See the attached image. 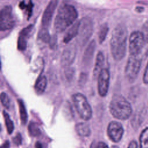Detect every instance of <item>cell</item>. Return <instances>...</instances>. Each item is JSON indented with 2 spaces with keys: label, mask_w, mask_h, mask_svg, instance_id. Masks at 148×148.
Wrapping results in <instances>:
<instances>
[{
  "label": "cell",
  "mask_w": 148,
  "mask_h": 148,
  "mask_svg": "<svg viewBox=\"0 0 148 148\" xmlns=\"http://www.w3.org/2000/svg\"><path fill=\"white\" fill-rule=\"evenodd\" d=\"M110 81L109 71L103 68L98 76V91L100 96L105 97L107 95Z\"/></svg>",
  "instance_id": "cell-9"
},
{
  "label": "cell",
  "mask_w": 148,
  "mask_h": 148,
  "mask_svg": "<svg viewBox=\"0 0 148 148\" xmlns=\"http://www.w3.org/2000/svg\"><path fill=\"white\" fill-rule=\"evenodd\" d=\"M108 31H109V27L106 23H105L101 25L99 28V33H98V41L100 44L102 43L105 40V38L108 35Z\"/></svg>",
  "instance_id": "cell-22"
},
{
  "label": "cell",
  "mask_w": 148,
  "mask_h": 148,
  "mask_svg": "<svg viewBox=\"0 0 148 148\" xmlns=\"http://www.w3.org/2000/svg\"><path fill=\"white\" fill-rule=\"evenodd\" d=\"M127 148H138L137 143L135 140L131 141L130 143V144H129V145H128Z\"/></svg>",
  "instance_id": "cell-31"
},
{
  "label": "cell",
  "mask_w": 148,
  "mask_h": 148,
  "mask_svg": "<svg viewBox=\"0 0 148 148\" xmlns=\"http://www.w3.org/2000/svg\"><path fill=\"white\" fill-rule=\"evenodd\" d=\"M14 24L12 15V9L10 6H5L1 10L0 29L2 31L12 28Z\"/></svg>",
  "instance_id": "cell-8"
},
{
  "label": "cell",
  "mask_w": 148,
  "mask_h": 148,
  "mask_svg": "<svg viewBox=\"0 0 148 148\" xmlns=\"http://www.w3.org/2000/svg\"><path fill=\"white\" fill-rule=\"evenodd\" d=\"M112 148H119V147L116 146H112Z\"/></svg>",
  "instance_id": "cell-36"
},
{
  "label": "cell",
  "mask_w": 148,
  "mask_h": 148,
  "mask_svg": "<svg viewBox=\"0 0 148 148\" xmlns=\"http://www.w3.org/2000/svg\"><path fill=\"white\" fill-rule=\"evenodd\" d=\"M78 13L75 8L69 4L62 5L58 10L54 23V28L58 33L65 31L76 20Z\"/></svg>",
  "instance_id": "cell-2"
},
{
  "label": "cell",
  "mask_w": 148,
  "mask_h": 148,
  "mask_svg": "<svg viewBox=\"0 0 148 148\" xmlns=\"http://www.w3.org/2000/svg\"><path fill=\"white\" fill-rule=\"evenodd\" d=\"M21 141H22V139H21V136L20 134H17V135L13 139V143L17 146L20 145L21 143Z\"/></svg>",
  "instance_id": "cell-29"
},
{
  "label": "cell",
  "mask_w": 148,
  "mask_h": 148,
  "mask_svg": "<svg viewBox=\"0 0 148 148\" xmlns=\"http://www.w3.org/2000/svg\"><path fill=\"white\" fill-rule=\"evenodd\" d=\"M141 32L143 35L145 42L148 43V21H146L142 25Z\"/></svg>",
  "instance_id": "cell-26"
},
{
  "label": "cell",
  "mask_w": 148,
  "mask_h": 148,
  "mask_svg": "<svg viewBox=\"0 0 148 148\" xmlns=\"http://www.w3.org/2000/svg\"><path fill=\"white\" fill-rule=\"evenodd\" d=\"M139 56L130 55L125 68V75L130 82H134L139 73L141 66Z\"/></svg>",
  "instance_id": "cell-6"
},
{
  "label": "cell",
  "mask_w": 148,
  "mask_h": 148,
  "mask_svg": "<svg viewBox=\"0 0 148 148\" xmlns=\"http://www.w3.org/2000/svg\"><path fill=\"white\" fill-rule=\"evenodd\" d=\"M35 147L36 148H42V146L41 145L40 143H39V142H36L35 144Z\"/></svg>",
  "instance_id": "cell-34"
},
{
  "label": "cell",
  "mask_w": 148,
  "mask_h": 148,
  "mask_svg": "<svg viewBox=\"0 0 148 148\" xmlns=\"http://www.w3.org/2000/svg\"><path fill=\"white\" fill-rule=\"evenodd\" d=\"M143 82L145 84H148V62L143 73Z\"/></svg>",
  "instance_id": "cell-28"
},
{
  "label": "cell",
  "mask_w": 148,
  "mask_h": 148,
  "mask_svg": "<svg viewBox=\"0 0 148 148\" xmlns=\"http://www.w3.org/2000/svg\"><path fill=\"white\" fill-rule=\"evenodd\" d=\"M76 54V47L73 43L68 45L63 51L61 58V64L64 67H68L72 65L75 60Z\"/></svg>",
  "instance_id": "cell-11"
},
{
  "label": "cell",
  "mask_w": 148,
  "mask_h": 148,
  "mask_svg": "<svg viewBox=\"0 0 148 148\" xmlns=\"http://www.w3.org/2000/svg\"><path fill=\"white\" fill-rule=\"evenodd\" d=\"M75 130L77 134L83 137H86L90 135L91 130L88 124L84 123H79L75 126Z\"/></svg>",
  "instance_id": "cell-18"
},
{
  "label": "cell",
  "mask_w": 148,
  "mask_h": 148,
  "mask_svg": "<svg viewBox=\"0 0 148 148\" xmlns=\"http://www.w3.org/2000/svg\"><path fill=\"white\" fill-rule=\"evenodd\" d=\"M96 47V43L94 40H91L87 47L84 53V55L83 57V62L86 65H88L93 58L94 53L95 52Z\"/></svg>",
  "instance_id": "cell-14"
},
{
  "label": "cell",
  "mask_w": 148,
  "mask_h": 148,
  "mask_svg": "<svg viewBox=\"0 0 148 148\" xmlns=\"http://www.w3.org/2000/svg\"><path fill=\"white\" fill-rule=\"evenodd\" d=\"M1 101L2 105L7 109L10 107V99L8 94L4 92L1 94Z\"/></svg>",
  "instance_id": "cell-25"
},
{
  "label": "cell",
  "mask_w": 148,
  "mask_h": 148,
  "mask_svg": "<svg viewBox=\"0 0 148 148\" xmlns=\"http://www.w3.org/2000/svg\"><path fill=\"white\" fill-rule=\"evenodd\" d=\"M3 117L5 119V123L8 133L9 134H11L13 132L14 128V124H13L12 120H11L10 116H9V114L5 110L3 111Z\"/></svg>",
  "instance_id": "cell-23"
},
{
  "label": "cell",
  "mask_w": 148,
  "mask_h": 148,
  "mask_svg": "<svg viewBox=\"0 0 148 148\" xmlns=\"http://www.w3.org/2000/svg\"><path fill=\"white\" fill-rule=\"evenodd\" d=\"M19 7L21 8V9H24V8H25L26 7H27V5H25V2H24V1H21L20 3V4H19Z\"/></svg>",
  "instance_id": "cell-33"
},
{
  "label": "cell",
  "mask_w": 148,
  "mask_h": 148,
  "mask_svg": "<svg viewBox=\"0 0 148 148\" xmlns=\"http://www.w3.org/2000/svg\"><path fill=\"white\" fill-rule=\"evenodd\" d=\"M127 35V29L123 24L117 25L112 32L110 41V51L116 61H120L125 55Z\"/></svg>",
  "instance_id": "cell-1"
},
{
  "label": "cell",
  "mask_w": 148,
  "mask_h": 148,
  "mask_svg": "<svg viewBox=\"0 0 148 148\" xmlns=\"http://www.w3.org/2000/svg\"><path fill=\"white\" fill-rule=\"evenodd\" d=\"M143 10H144V8L142 7H137L136 8V10H137L138 12H142Z\"/></svg>",
  "instance_id": "cell-35"
},
{
  "label": "cell",
  "mask_w": 148,
  "mask_h": 148,
  "mask_svg": "<svg viewBox=\"0 0 148 148\" xmlns=\"http://www.w3.org/2000/svg\"><path fill=\"white\" fill-rule=\"evenodd\" d=\"M93 32V23L90 18L84 17L80 20L77 40L79 45L83 46L87 43Z\"/></svg>",
  "instance_id": "cell-5"
},
{
  "label": "cell",
  "mask_w": 148,
  "mask_h": 148,
  "mask_svg": "<svg viewBox=\"0 0 148 148\" xmlns=\"http://www.w3.org/2000/svg\"><path fill=\"white\" fill-rule=\"evenodd\" d=\"M32 27L30 25L27 26L22 29L20 33L17 42V47L19 50H25L27 47V38L29 36L31 32L32 31Z\"/></svg>",
  "instance_id": "cell-13"
},
{
  "label": "cell",
  "mask_w": 148,
  "mask_h": 148,
  "mask_svg": "<svg viewBox=\"0 0 148 148\" xmlns=\"http://www.w3.org/2000/svg\"><path fill=\"white\" fill-rule=\"evenodd\" d=\"M105 64V57L102 52L99 51L97 55L94 68L93 70V75L95 77H98L101 71L103 69Z\"/></svg>",
  "instance_id": "cell-16"
},
{
  "label": "cell",
  "mask_w": 148,
  "mask_h": 148,
  "mask_svg": "<svg viewBox=\"0 0 148 148\" xmlns=\"http://www.w3.org/2000/svg\"><path fill=\"white\" fill-rule=\"evenodd\" d=\"M140 148H148V127L141 132L139 138Z\"/></svg>",
  "instance_id": "cell-21"
},
{
  "label": "cell",
  "mask_w": 148,
  "mask_h": 148,
  "mask_svg": "<svg viewBox=\"0 0 148 148\" xmlns=\"http://www.w3.org/2000/svg\"><path fill=\"white\" fill-rule=\"evenodd\" d=\"M145 42L141 31H135L132 32L129 38L130 55L139 56Z\"/></svg>",
  "instance_id": "cell-7"
},
{
  "label": "cell",
  "mask_w": 148,
  "mask_h": 148,
  "mask_svg": "<svg viewBox=\"0 0 148 148\" xmlns=\"http://www.w3.org/2000/svg\"><path fill=\"white\" fill-rule=\"evenodd\" d=\"M107 132L110 140L114 142H118L123 136L124 130L122 125L120 123L113 121L109 124Z\"/></svg>",
  "instance_id": "cell-10"
},
{
  "label": "cell",
  "mask_w": 148,
  "mask_h": 148,
  "mask_svg": "<svg viewBox=\"0 0 148 148\" xmlns=\"http://www.w3.org/2000/svg\"><path fill=\"white\" fill-rule=\"evenodd\" d=\"M58 2V0H51L46 8L42 18V24L43 28H47L50 25Z\"/></svg>",
  "instance_id": "cell-12"
},
{
  "label": "cell",
  "mask_w": 148,
  "mask_h": 148,
  "mask_svg": "<svg viewBox=\"0 0 148 148\" xmlns=\"http://www.w3.org/2000/svg\"><path fill=\"white\" fill-rule=\"evenodd\" d=\"M10 147V143L9 141H5L1 146V148H9Z\"/></svg>",
  "instance_id": "cell-32"
},
{
  "label": "cell",
  "mask_w": 148,
  "mask_h": 148,
  "mask_svg": "<svg viewBox=\"0 0 148 148\" xmlns=\"http://www.w3.org/2000/svg\"><path fill=\"white\" fill-rule=\"evenodd\" d=\"M109 109L112 116L119 120H126L132 113V108L129 102L122 95L115 94L113 96Z\"/></svg>",
  "instance_id": "cell-3"
},
{
  "label": "cell",
  "mask_w": 148,
  "mask_h": 148,
  "mask_svg": "<svg viewBox=\"0 0 148 148\" xmlns=\"http://www.w3.org/2000/svg\"><path fill=\"white\" fill-rule=\"evenodd\" d=\"M79 26L80 20L76 21L72 25H71V27L66 32L63 38V42L65 43H69L73 38L77 36L79 29Z\"/></svg>",
  "instance_id": "cell-15"
},
{
  "label": "cell",
  "mask_w": 148,
  "mask_h": 148,
  "mask_svg": "<svg viewBox=\"0 0 148 148\" xmlns=\"http://www.w3.org/2000/svg\"><path fill=\"white\" fill-rule=\"evenodd\" d=\"M17 102L18 105L19 112H20V120L22 124L25 125L27 121V113L26 112V109L25 105L24 104L23 101L21 99H17Z\"/></svg>",
  "instance_id": "cell-19"
},
{
  "label": "cell",
  "mask_w": 148,
  "mask_h": 148,
  "mask_svg": "<svg viewBox=\"0 0 148 148\" xmlns=\"http://www.w3.org/2000/svg\"><path fill=\"white\" fill-rule=\"evenodd\" d=\"M28 131L32 136H37L40 134V131L38 124L34 122H31L28 125Z\"/></svg>",
  "instance_id": "cell-24"
},
{
  "label": "cell",
  "mask_w": 148,
  "mask_h": 148,
  "mask_svg": "<svg viewBox=\"0 0 148 148\" xmlns=\"http://www.w3.org/2000/svg\"><path fill=\"white\" fill-rule=\"evenodd\" d=\"M28 7V14L29 17L31 16V14H32V7H33V4L32 3L31 1H30V2L28 3V5H27Z\"/></svg>",
  "instance_id": "cell-30"
},
{
  "label": "cell",
  "mask_w": 148,
  "mask_h": 148,
  "mask_svg": "<svg viewBox=\"0 0 148 148\" xmlns=\"http://www.w3.org/2000/svg\"><path fill=\"white\" fill-rule=\"evenodd\" d=\"M90 148H109V147L104 142H98L97 143H92Z\"/></svg>",
  "instance_id": "cell-27"
},
{
  "label": "cell",
  "mask_w": 148,
  "mask_h": 148,
  "mask_svg": "<svg viewBox=\"0 0 148 148\" xmlns=\"http://www.w3.org/2000/svg\"><path fill=\"white\" fill-rule=\"evenodd\" d=\"M75 108L79 116L84 120H88L92 117V109L86 97L81 93L72 95Z\"/></svg>",
  "instance_id": "cell-4"
},
{
  "label": "cell",
  "mask_w": 148,
  "mask_h": 148,
  "mask_svg": "<svg viewBox=\"0 0 148 148\" xmlns=\"http://www.w3.org/2000/svg\"><path fill=\"white\" fill-rule=\"evenodd\" d=\"M38 39H39L42 42L45 43L50 42L51 39V36L46 28L43 27V28L39 30L38 35Z\"/></svg>",
  "instance_id": "cell-20"
},
{
  "label": "cell",
  "mask_w": 148,
  "mask_h": 148,
  "mask_svg": "<svg viewBox=\"0 0 148 148\" xmlns=\"http://www.w3.org/2000/svg\"><path fill=\"white\" fill-rule=\"evenodd\" d=\"M47 78L44 75L40 76L37 79L34 86V89L36 94L40 95L44 92L47 86Z\"/></svg>",
  "instance_id": "cell-17"
}]
</instances>
